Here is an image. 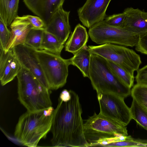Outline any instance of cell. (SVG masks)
I'll return each instance as SVG.
<instances>
[{
	"mask_svg": "<svg viewBox=\"0 0 147 147\" xmlns=\"http://www.w3.org/2000/svg\"><path fill=\"white\" fill-rule=\"evenodd\" d=\"M0 80L1 84L3 86L17 76L22 66L12 49L5 53L0 47Z\"/></svg>",
	"mask_w": 147,
	"mask_h": 147,
	"instance_id": "cell-13",
	"label": "cell"
},
{
	"mask_svg": "<svg viewBox=\"0 0 147 147\" xmlns=\"http://www.w3.org/2000/svg\"><path fill=\"white\" fill-rule=\"evenodd\" d=\"M88 147H103L106 144L118 142L119 137L128 136L125 126L99 113H95L84 124Z\"/></svg>",
	"mask_w": 147,
	"mask_h": 147,
	"instance_id": "cell-3",
	"label": "cell"
},
{
	"mask_svg": "<svg viewBox=\"0 0 147 147\" xmlns=\"http://www.w3.org/2000/svg\"><path fill=\"white\" fill-rule=\"evenodd\" d=\"M131 95L138 104L147 110V86L137 84L131 90Z\"/></svg>",
	"mask_w": 147,
	"mask_h": 147,
	"instance_id": "cell-24",
	"label": "cell"
},
{
	"mask_svg": "<svg viewBox=\"0 0 147 147\" xmlns=\"http://www.w3.org/2000/svg\"><path fill=\"white\" fill-rule=\"evenodd\" d=\"M91 54L88 46L86 45L69 59L70 65L77 67L84 77H89Z\"/></svg>",
	"mask_w": 147,
	"mask_h": 147,
	"instance_id": "cell-18",
	"label": "cell"
},
{
	"mask_svg": "<svg viewBox=\"0 0 147 147\" xmlns=\"http://www.w3.org/2000/svg\"><path fill=\"white\" fill-rule=\"evenodd\" d=\"M10 39L5 50V53L19 45L24 43L26 37L33 27L26 16H17L10 26Z\"/></svg>",
	"mask_w": 147,
	"mask_h": 147,
	"instance_id": "cell-15",
	"label": "cell"
},
{
	"mask_svg": "<svg viewBox=\"0 0 147 147\" xmlns=\"http://www.w3.org/2000/svg\"><path fill=\"white\" fill-rule=\"evenodd\" d=\"M69 91V98L65 100L59 98L54 109L51 130V144L55 147H88L79 98L75 92Z\"/></svg>",
	"mask_w": 147,
	"mask_h": 147,
	"instance_id": "cell-1",
	"label": "cell"
},
{
	"mask_svg": "<svg viewBox=\"0 0 147 147\" xmlns=\"http://www.w3.org/2000/svg\"><path fill=\"white\" fill-rule=\"evenodd\" d=\"M89 36L86 28L78 24L66 42L64 46L65 51L74 55L86 45Z\"/></svg>",
	"mask_w": 147,
	"mask_h": 147,
	"instance_id": "cell-17",
	"label": "cell"
},
{
	"mask_svg": "<svg viewBox=\"0 0 147 147\" xmlns=\"http://www.w3.org/2000/svg\"><path fill=\"white\" fill-rule=\"evenodd\" d=\"M26 5L44 21L45 28L52 16L64 0H23Z\"/></svg>",
	"mask_w": 147,
	"mask_h": 147,
	"instance_id": "cell-14",
	"label": "cell"
},
{
	"mask_svg": "<svg viewBox=\"0 0 147 147\" xmlns=\"http://www.w3.org/2000/svg\"><path fill=\"white\" fill-rule=\"evenodd\" d=\"M89 78L97 93L112 94L124 98L130 94L131 89L115 75L108 66L107 61L93 53L91 54Z\"/></svg>",
	"mask_w": 147,
	"mask_h": 147,
	"instance_id": "cell-5",
	"label": "cell"
},
{
	"mask_svg": "<svg viewBox=\"0 0 147 147\" xmlns=\"http://www.w3.org/2000/svg\"><path fill=\"white\" fill-rule=\"evenodd\" d=\"M7 26L0 18V47L5 50L11 36V32Z\"/></svg>",
	"mask_w": 147,
	"mask_h": 147,
	"instance_id": "cell-26",
	"label": "cell"
},
{
	"mask_svg": "<svg viewBox=\"0 0 147 147\" xmlns=\"http://www.w3.org/2000/svg\"><path fill=\"white\" fill-rule=\"evenodd\" d=\"M36 54L50 90H56L64 86L68 75L69 59L44 50H36Z\"/></svg>",
	"mask_w": 147,
	"mask_h": 147,
	"instance_id": "cell-7",
	"label": "cell"
},
{
	"mask_svg": "<svg viewBox=\"0 0 147 147\" xmlns=\"http://www.w3.org/2000/svg\"><path fill=\"white\" fill-rule=\"evenodd\" d=\"M135 78L137 84L147 85V65L137 71Z\"/></svg>",
	"mask_w": 147,
	"mask_h": 147,
	"instance_id": "cell-29",
	"label": "cell"
},
{
	"mask_svg": "<svg viewBox=\"0 0 147 147\" xmlns=\"http://www.w3.org/2000/svg\"><path fill=\"white\" fill-rule=\"evenodd\" d=\"M12 49L21 65L30 72L42 84L50 90L36 50L24 43L17 45Z\"/></svg>",
	"mask_w": 147,
	"mask_h": 147,
	"instance_id": "cell-10",
	"label": "cell"
},
{
	"mask_svg": "<svg viewBox=\"0 0 147 147\" xmlns=\"http://www.w3.org/2000/svg\"><path fill=\"white\" fill-rule=\"evenodd\" d=\"M123 28L132 33L140 35L147 31V12L138 8L125 9Z\"/></svg>",
	"mask_w": 147,
	"mask_h": 147,
	"instance_id": "cell-16",
	"label": "cell"
},
{
	"mask_svg": "<svg viewBox=\"0 0 147 147\" xmlns=\"http://www.w3.org/2000/svg\"><path fill=\"white\" fill-rule=\"evenodd\" d=\"M97 93L100 113L127 126L132 119L130 108L124 98L115 94L103 92Z\"/></svg>",
	"mask_w": 147,
	"mask_h": 147,
	"instance_id": "cell-9",
	"label": "cell"
},
{
	"mask_svg": "<svg viewBox=\"0 0 147 147\" xmlns=\"http://www.w3.org/2000/svg\"><path fill=\"white\" fill-rule=\"evenodd\" d=\"M147 147V140L135 139L129 136L125 141L109 143L104 147Z\"/></svg>",
	"mask_w": 147,
	"mask_h": 147,
	"instance_id": "cell-25",
	"label": "cell"
},
{
	"mask_svg": "<svg viewBox=\"0 0 147 147\" xmlns=\"http://www.w3.org/2000/svg\"><path fill=\"white\" fill-rule=\"evenodd\" d=\"M64 46L54 35L45 29L40 50H44L51 53L60 55Z\"/></svg>",
	"mask_w": 147,
	"mask_h": 147,
	"instance_id": "cell-20",
	"label": "cell"
},
{
	"mask_svg": "<svg viewBox=\"0 0 147 147\" xmlns=\"http://www.w3.org/2000/svg\"><path fill=\"white\" fill-rule=\"evenodd\" d=\"M145 85V86H147V85Z\"/></svg>",
	"mask_w": 147,
	"mask_h": 147,
	"instance_id": "cell-31",
	"label": "cell"
},
{
	"mask_svg": "<svg viewBox=\"0 0 147 147\" xmlns=\"http://www.w3.org/2000/svg\"><path fill=\"white\" fill-rule=\"evenodd\" d=\"M26 16L33 28H43L45 29V23L39 17L30 15H26Z\"/></svg>",
	"mask_w": 147,
	"mask_h": 147,
	"instance_id": "cell-30",
	"label": "cell"
},
{
	"mask_svg": "<svg viewBox=\"0 0 147 147\" xmlns=\"http://www.w3.org/2000/svg\"><path fill=\"white\" fill-rule=\"evenodd\" d=\"M54 109L52 107L38 111H27L20 117L14 136L25 146L36 147L51 130Z\"/></svg>",
	"mask_w": 147,
	"mask_h": 147,
	"instance_id": "cell-2",
	"label": "cell"
},
{
	"mask_svg": "<svg viewBox=\"0 0 147 147\" xmlns=\"http://www.w3.org/2000/svg\"><path fill=\"white\" fill-rule=\"evenodd\" d=\"M88 34L92 41L98 45L109 43L131 47L136 45L139 36L123 28L110 26L104 20L90 28Z\"/></svg>",
	"mask_w": 147,
	"mask_h": 147,
	"instance_id": "cell-8",
	"label": "cell"
},
{
	"mask_svg": "<svg viewBox=\"0 0 147 147\" xmlns=\"http://www.w3.org/2000/svg\"><path fill=\"white\" fill-rule=\"evenodd\" d=\"M130 108L132 119L147 131V110L134 99Z\"/></svg>",
	"mask_w": 147,
	"mask_h": 147,
	"instance_id": "cell-21",
	"label": "cell"
},
{
	"mask_svg": "<svg viewBox=\"0 0 147 147\" xmlns=\"http://www.w3.org/2000/svg\"><path fill=\"white\" fill-rule=\"evenodd\" d=\"M88 47L91 53L114 63L133 76L142 63L140 55L125 46L107 43Z\"/></svg>",
	"mask_w": 147,
	"mask_h": 147,
	"instance_id": "cell-6",
	"label": "cell"
},
{
	"mask_svg": "<svg viewBox=\"0 0 147 147\" xmlns=\"http://www.w3.org/2000/svg\"><path fill=\"white\" fill-rule=\"evenodd\" d=\"M111 0H87L78 13L82 24L88 28L104 20L106 12Z\"/></svg>",
	"mask_w": 147,
	"mask_h": 147,
	"instance_id": "cell-11",
	"label": "cell"
},
{
	"mask_svg": "<svg viewBox=\"0 0 147 147\" xmlns=\"http://www.w3.org/2000/svg\"><path fill=\"white\" fill-rule=\"evenodd\" d=\"M63 5L60 6L54 13L45 30L64 45L69 38L71 29L69 22L70 11L64 10Z\"/></svg>",
	"mask_w": 147,
	"mask_h": 147,
	"instance_id": "cell-12",
	"label": "cell"
},
{
	"mask_svg": "<svg viewBox=\"0 0 147 147\" xmlns=\"http://www.w3.org/2000/svg\"><path fill=\"white\" fill-rule=\"evenodd\" d=\"M17 77L18 99L27 111H35L52 106L49 89L22 65Z\"/></svg>",
	"mask_w": 147,
	"mask_h": 147,
	"instance_id": "cell-4",
	"label": "cell"
},
{
	"mask_svg": "<svg viewBox=\"0 0 147 147\" xmlns=\"http://www.w3.org/2000/svg\"><path fill=\"white\" fill-rule=\"evenodd\" d=\"M107 61L108 66L115 75L122 83L131 89L134 85V76L114 63Z\"/></svg>",
	"mask_w": 147,
	"mask_h": 147,
	"instance_id": "cell-22",
	"label": "cell"
},
{
	"mask_svg": "<svg viewBox=\"0 0 147 147\" xmlns=\"http://www.w3.org/2000/svg\"><path fill=\"white\" fill-rule=\"evenodd\" d=\"M125 15L122 13L114 14L105 18L104 20L108 25L116 27L123 28Z\"/></svg>",
	"mask_w": 147,
	"mask_h": 147,
	"instance_id": "cell-27",
	"label": "cell"
},
{
	"mask_svg": "<svg viewBox=\"0 0 147 147\" xmlns=\"http://www.w3.org/2000/svg\"><path fill=\"white\" fill-rule=\"evenodd\" d=\"M135 49L142 53L147 55V31L139 35Z\"/></svg>",
	"mask_w": 147,
	"mask_h": 147,
	"instance_id": "cell-28",
	"label": "cell"
},
{
	"mask_svg": "<svg viewBox=\"0 0 147 147\" xmlns=\"http://www.w3.org/2000/svg\"><path fill=\"white\" fill-rule=\"evenodd\" d=\"M45 29L32 28L28 33L24 43L36 50H40Z\"/></svg>",
	"mask_w": 147,
	"mask_h": 147,
	"instance_id": "cell-23",
	"label": "cell"
},
{
	"mask_svg": "<svg viewBox=\"0 0 147 147\" xmlns=\"http://www.w3.org/2000/svg\"><path fill=\"white\" fill-rule=\"evenodd\" d=\"M20 0H0V18L9 26L18 16Z\"/></svg>",
	"mask_w": 147,
	"mask_h": 147,
	"instance_id": "cell-19",
	"label": "cell"
}]
</instances>
